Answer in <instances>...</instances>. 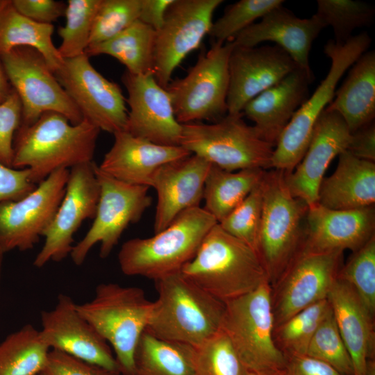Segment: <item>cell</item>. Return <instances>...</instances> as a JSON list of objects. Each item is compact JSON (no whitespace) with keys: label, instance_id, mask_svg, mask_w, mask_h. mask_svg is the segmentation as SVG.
I'll return each instance as SVG.
<instances>
[{"label":"cell","instance_id":"6da1fadb","mask_svg":"<svg viewBox=\"0 0 375 375\" xmlns=\"http://www.w3.org/2000/svg\"><path fill=\"white\" fill-rule=\"evenodd\" d=\"M99 133L85 119L73 124L60 113L44 112L17 131L11 167L28 168L31 181L38 185L59 169L93 161Z\"/></svg>","mask_w":375,"mask_h":375},{"label":"cell","instance_id":"7a4b0ae2","mask_svg":"<svg viewBox=\"0 0 375 375\" xmlns=\"http://www.w3.org/2000/svg\"><path fill=\"white\" fill-rule=\"evenodd\" d=\"M158 298L146 331L155 337L197 347L222 329L225 303L181 272L155 281Z\"/></svg>","mask_w":375,"mask_h":375},{"label":"cell","instance_id":"3957f363","mask_svg":"<svg viewBox=\"0 0 375 375\" xmlns=\"http://www.w3.org/2000/svg\"><path fill=\"white\" fill-rule=\"evenodd\" d=\"M181 272L224 303L269 281L257 252L215 224Z\"/></svg>","mask_w":375,"mask_h":375},{"label":"cell","instance_id":"277c9868","mask_svg":"<svg viewBox=\"0 0 375 375\" xmlns=\"http://www.w3.org/2000/svg\"><path fill=\"white\" fill-rule=\"evenodd\" d=\"M217 224L203 208L188 209L153 236L125 242L118 253L119 267L125 275L154 281L181 272Z\"/></svg>","mask_w":375,"mask_h":375},{"label":"cell","instance_id":"5b68a950","mask_svg":"<svg viewBox=\"0 0 375 375\" xmlns=\"http://www.w3.org/2000/svg\"><path fill=\"white\" fill-rule=\"evenodd\" d=\"M153 306L144 291L115 283L98 285L93 299L76 308L113 349L122 375H135V351Z\"/></svg>","mask_w":375,"mask_h":375},{"label":"cell","instance_id":"8992f818","mask_svg":"<svg viewBox=\"0 0 375 375\" xmlns=\"http://www.w3.org/2000/svg\"><path fill=\"white\" fill-rule=\"evenodd\" d=\"M261 185L262 208L256 252L272 286L299 250L308 206L292 194L282 171H265Z\"/></svg>","mask_w":375,"mask_h":375},{"label":"cell","instance_id":"52a82bcc","mask_svg":"<svg viewBox=\"0 0 375 375\" xmlns=\"http://www.w3.org/2000/svg\"><path fill=\"white\" fill-rule=\"evenodd\" d=\"M367 32L352 36L344 44L328 40L325 54L331 59L330 69L311 95L295 112L282 131L274 149L271 168L291 173L308 148L315 125L334 98L337 85L344 72L371 44Z\"/></svg>","mask_w":375,"mask_h":375},{"label":"cell","instance_id":"ba28073f","mask_svg":"<svg viewBox=\"0 0 375 375\" xmlns=\"http://www.w3.org/2000/svg\"><path fill=\"white\" fill-rule=\"evenodd\" d=\"M181 146L224 170L271 168L274 145L263 140L243 114H230L211 124H182Z\"/></svg>","mask_w":375,"mask_h":375},{"label":"cell","instance_id":"9c48e42d","mask_svg":"<svg viewBox=\"0 0 375 375\" xmlns=\"http://www.w3.org/2000/svg\"><path fill=\"white\" fill-rule=\"evenodd\" d=\"M224 303L222 330L247 371L284 369L286 357L273 338L274 319L269 282Z\"/></svg>","mask_w":375,"mask_h":375},{"label":"cell","instance_id":"30bf717a","mask_svg":"<svg viewBox=\"0 0 375 375\" xmlns=\"http://www.w3.org/2000/svg\"><path fill=\"white\" fill-rule=\"evenodd\" d=\"M234 45L233 41L213 42L184 77L165 88L178 123L215 122L227 115L228 61Z\"/></svg>","mask_w":375,"mask_h":375},{"label":"cell","instance_id":"8fae6325","mask_svg":"<svg viewBox=\"0 0 375 375\" xmlns=\"http://www.w3.org/2000/svg\"><path fill=\"white\" fill-rule=\"evenodd\" d=\"M0 61L22 103L21 125L32 124L47 112L60 113L73 124L83 120L81 112L37 50L17 47L1 55Z\"/></svg>","mask_w":375,"mask_h":375},{"label":"cell","instance_id":"7c38bea8","mask_svg":"<svg viewBox=\"0 0 375 375\" xmlns=\"http://www.w3.org/2000/svg\"><path fill=\"white\" fill-rule=\"evenodd\" d=\"M95 173L100 188L99 202L91 227L69 255L76 265H81L98 243L99 256L107 258L124 230L138 222L151 203L149 187L119 181L101 171L97 165Z\"/></svg>","mask_w":375,"mask_h":375},{"label":"cell","instance_id":"4fadbf2b","mask_svg":"<svg viewBox=\"0 0 375 375\" xmlns=\"http://www.w3.org/2000/svg\"><path fill=\"white\" fill-rule=\"evenodd\" d=\"M54 74L83 119L112 134L125 130L128 109L122 89L97 71L86 54L64 59Z\"/></svg>","mask_w":375,"mask_h":375},{"label":"cell","instance_id":"5bb4252c","mask_svg":"<svg viewBox=\"0 0 375 375\" xmlns=\"http://www.w3.org/2000/svg\"><path fill=\"white\" fill-rule=\"evenodd\" d=\"M222 0H173L156 31L153 76L165 88L175 69L197 49L212 24Z\"/></svg>","mask_w":375,"mask_h":375},{"label":"cell","instance_id":"9a60e30c","mask_svg":"<svg viewBox=\"0 0 375 375\" xmlns=\"http://www.w3.org/2000/svg\"><path fill=\"white\" fill-rule=\"evenodd\" d=\"M342 253L299 250L278 280L271 286L274 327L306 308L327 299L342 267Z\"/></svg>","mask_w":375,"mask_h":375},{"label":"cell","instance_id":"2e32d148","mask_svg":"<svg viewBox=\"0 0 375 375\" xmlns=\"http://www.w3.org/2000/svg\"><path fill=\"white\" fill-rule=\"evenodd\" d=\"M68 169H59L16 200L0 203V247L6 253L34 247L51 224L65 192Z\"/></svg>","mask_w":375,"mask_h":375},{"label":"cell","instance_id":"e0dca14e","mask_svg":"<svg viewBox=\"0 0 375 375\" xmlns=\"http://www.w3.org/2000/svg\"><path fill=\"white\" fill-rule=\"evenodd\" d=\"M94 161L77 165L69 172L65 192L44 231V242L33 265L40 268L49 261L60 262L70 255L74 235L87 219H94L100 188Z\"/></svg>","mask_w":375,"mask_h":375},{"label":"cell","instance_id":"ac0fdd59","mask_svg":"<svg viewBox=\"0 0 375 375\" xmlns=\"http://www.w3.org/2000/svg\"><path fill=\"white\" fill-rule=\"evenodd\" d=\"M40 333L50 349L119 374L108 343L84 319L68 295L60 294L54 308L41 312Z\"/></svg>","mask_w":375,"mask_h":375},{"label":"cell","instance_id":"d6986e66","mask_svg":"<svg viewBox=\"0 0 375 375\" xmlns=\"http://www.w3.org/2000/svg\"><path fill=\"white\" fill-rule=\"evenodd\" d=\"M129 110L125 130L132 135L165 146H181L182 124L176 120L172 101L153 74L122 76Z\"/></svg>","mask_w":375,"mask_h":375},{"label":"cell","instance_id":"ffe728a7","mask_svg":"<svg viewBox=\"0 0 375 375\" xmlns=\"http://www.w3.org/2000/svg\"><path fill=\"white\" fill-rule=\"evenodd\" d=\"M299 67L277 45L244 47L235 44L228 61V113H241L250 100Z\"/></svg>","mask_w":375,"mask_h":375},{"label":"cell","instance_id":"44dd1931","mask_svg":"<svg viewBox=\"0 0 375 375\" xmlns=\"http://www.w3.org/2000/svg\"><path fill=\"white\" fill-rule=\"evenodd\" d=\"M351 133L342 116L326 108L318 118L302 159L285 182L295 197L308 206L318 201L326 170L331 161L347 149Z\"/></svg>","mask_w":375,"mask_h":375},{"label":"cell","instance_id":"7402d4cb","mask_svg":"<svg viewBox=\"0 0 375 375\" xmlns=\"http://www.w3.org/2000/svg\"><path fill=\"white\" fill-rule=\"evenodd\" d=\"M374 206L333 210L318 203L308 206L300 251L308 253L355 251L373 235Z\"/></svg>","mask_w":375,"mask_h":375},{"label":"cell","instance_id":"603a6c76","mask_svg":"<svg viewBox=\"0 0 375 375\" xmlns=\"http://www.w3.org/2000/svg\"><path fill=\"white\" fill-rule=\"evenodd\" d=\"M210 165L201 157L191 154L156 171L151 184L157 193L154 233L165 229L183 211L199 206Z\"/></svg>","mask_w":375,"mask_h":375},{"label":"cell","instance_id":"cb8c5ba5","mask_svg":"<svg viewBox=\"0 0 375 375\" xmlns=\"http://www.w3.org/2000/svg\"><path fill=\"white\" fill-rule=\"evenodd\" d=\"M326 27L316 15L301 19L281 5L265 15L260 22L241 31L233 40L237 46L256 47L271 41L285 51L302 69L312 73L309 53L313 41Z\"/></svg>","mask_w":375,"mask_h":375},{"label":"cell","instance_id":"d4e9b609","mask_svg":"<svg viewBox=\"0 0 375 375\" xmlns=\"http://www.w3.org/2000/svg\"><path fill=\"white\" fill-rule=\"evenodd\" d=\"M114 142L99 169L122 182L150 188L163 165L192 153L181 146H165L135 137L126 131L115 133Z\"/></svg>","mask_w":375,"mask_h":375},{"label":"cell","instance_id":"484cf974","mask_svg":"<svg viewBox=\"0 0 375 375\" xmlns=\"http://www.w3.org/2000/svg\"><path fill=\"white\" fill-rule=\"evenodd\" d=\"M314 76L299 67L281 81L250 100L243 115L265 141L275 145L295 112L309 97V85Z\"/></svg>","mask_w":375,"mask_h":375},{"label":"cell","instance_id":"4316f807","mask_svg":"<svg viewBox=\"0 0 375 375\" xmlns=\"http://www.w3.org/2000/svg\"><path fill=\"white\" fill-rule=\"evenodd\" d=\"M327 299L351 356L353 375H365L368 360H374L375 357L374 316L352 288L338 278Z\"/></svg>","mask_w":375,"mask_h":375},{"label":"cell","instance_id":"83f0119b","mask_svg":"<svg viewBox=\"0 0 375 375\" xmlns=\"http://www.w3.org/2000/svg\"><path fill=\"white\" fill-rule=\"evenodd\" d=\"M335 172L324 178L317 203L333 210H353L374 206L375 163L348 151L339 156Z\"/></svg>","mask_w":375,"mask_h":375},{"label":"cell","instance_id":"f1b7e54d","mask_svg":"<svg viewBox=\"0 0 375 375\" xmlns=\"http://www.w3.org/2000/svg\"><path fill=\"white\" fill-rule=\"evenodd\" d=\"M334 99L326 107L339 113L351 133L374 122L375 117V52L362 53L351 66Z\"/></svg>","mask_w":375,"mask_h":375},{"label":"cell","instance_id":"f546056e","mask_svg":"<svg viewBox=\"0 0 375 375\" xmlns=\"http://www.w3.org/2000/svg\"><path fill=\"white\" fill-rule=\"evenodd\" d=\"M54 26L30 19L18 12L8 0L0 10V56L17 47L37 50L54 73L63 63L52 40Z\"/></svg>","mask_w":375,"mask_h":375},{"label":"cell","instance_id":"4dcf8cb0","mask_svg":"<svg viewBox=\"0 0 375 375\" xmlns=\"http://www.w3.org/2000/svg\"><path fill=\"white\" fill-rule=\"evenodd\" d=\"M265 172L260 168L230 172L211 164L204 183L203 208L220 223L259 184Z\"/></svg>","mask_w":375,"mask_h":375},{"label":"cell","instance_id":"1f68e13d","mask_svg":"<svg viewBox=\"0 0 375 375\" xmlns=\"http://www.w3.org/2000/svg\"><path fill=\"white\" fill-rule=\"evenodd\" d=\"M155 37L153 28L138 20L113 38L88 45L85 54L110 56L133 74H153Z\"/></svg>","mask_w":375,"mask_h":375},{"label":"cell","instance_id":"d6a6232c","mask_svg":"<svg viewBox=\"0 0 375 375\" xmlns=\"http://www.w3.org/2000/svg\"><path fill=\"white\" fill-rule=\"evenodd\" d=\"M134 360L135 375H196L194 347L158 338L146 330Z\"/></svg>","mask_w":375,"mask_h":375},{"label":"cell","instance_id":"836d02e7","mask_svg":"<svg viewBox=\"0 0 375 375\" xmlns=\"http://www.w3.org/2000/svg\"><path fill=\"white\" fill-rule=\"evenodd\" d=\"M50 350L40 331L24 326L0 343V375H38L44 370Z\"/></svg>","mask_w":375,"mask_h":375},{"label":"cell","instance_id":"e575fe53","mask_svg":"<svg viewBox=\"0 0 375 375\" xmlns=\"http://www.w3.org/2000/svg\"><path fill=\"white\" fill-rule=\"evenodd\" d=\"M331 310L329 301L326 299L275 326L273 338L276 347L285 356L306 354L313 335Z\"/></svg>","mask_w":375,"mask_h":375},{"label":"cell","instance_id":"d590c367","mask_svg":"<svg viewBox=\"0 0 375 375\" xmlns=\"http://www.w3.org/2000/svg\"><path fill=\"white\" fill-rule=\"evenodd\" d=\"M316 15L325 26L333 28L335 42L344 44L352 37L353 31L370 25L374 8L366 2L352 0H318Z\"/></svg>","mask_w":375,"mask_h":375},{"label":"cell","instance_id":"8d00e7d4","mask_svg":"<svg viewBox=\"0 0 375 375\" xmlns=\"http://www.w3.org/2000/svg\"><path fill=\"white\" fill-rule=\"evenodd\" d=\"M101 0H68L66 23L58 29L62 42L58 48L63 59L85 53Z\"/></svg>","mask_w":375,"mask_h":375},{"label":"cell","instance_id":"74e56055","mask_svg":"<svg viewBox=\"0 0 375 375\" xmlns=\"http://www.w3.org/2000/svg\"><path fill=\"white\" fill-rule=\"evenodd\" d=\"M196 375H248L226 333H217L197 347H194Z\"/></svg>","mask_w":375,"mask_h":375},{"label":"cell","instance_id":"f35d334b","mask_svg":"<svg viewBox=\"0 0 375 375\" xmlns=\"http://www.w3.org/2000/svg\"><path fill=\"white\" fill-rule=\"evenodd\" d=\"M355 291L369 312L375 314V235L351 256L338 274Z\"/></svg>","mask_w":375,"mask_h":375},{"label":"cell","instance_id":"ab89813d","mask_svg":"<svg viewBox=\"0 0 375 375\" xmlns=\"http://www.w3.org/2000/svg\"><path fill=\"white\" fill-rule=\"evenodd\" d=\"M283 2V0H240L226 8L223 15L212 23L208 35L213 42L233 41L256 19L262 18Z\"/></svg>","mask_w":375,"mask_h":375},{"label":"cell","instance_id":"60d3db41","mask_svg":"<svg viewBox=\"0 0 375 375\" xmlns=\"http://www.w3.org/2000/svg\"><path fill=\"white\" fill-rule=\"evenodd\" d=\"M306 355L329 365L343 375H353L352 360L339 333L332 310L313 335Z\"/></svg>","mask_w":375,"mask_h":375},{"label":"cell","instance_id":"b9f144b4","mask_svg":"<svg viewBox=\"0 0 375 375\" xmlns=\"http://www.w3.org/2000/svg\"><path fill=\"white\" fill-rule=\"evenodd\" d=\"M141 3L142 0H101L88 45L105 42L139 20Z\"/></svg>","mask_w":375,"mask_h":375},{"label":"cell","instance_id":"7bdbcfd3","mask_svg":"<svg viewBox=\"0 0 375 375\" xmlns=\"http://www.w3.org/2000/svg\"><path fill=\"white\" fill-rule=\"evenodd\" d=\"M262 208V189L260 181L219 225L227 233L256 251Z\"/></svg>","mask_w":375,"mask_h":375},{"label":"cell","instance_id":"ee69618b","mask_svg":"<svg viewBox=\"0 0 375 375\" xmlns=\"http://www.w3.org/2000/svg\"><path fill=\"white\" fill-rule=\"evenodd\" d=\"M22 120V103L17 94L12 89L6 99L0 103V160L9 167L12 165L14 138Z\"/></svg>","mask_w":375,"mask_h":375},{"label":"cell","instance_id":"f6af8a7d","mask_svg":"<svg viewBox=\"0 0 375 375\" xmlns=\"http://www.w3.org/2000/svg\"><path fill=\"white\" fill-rule=\"evenodd\" d=\"M43 373L45 375H119L54 349L48 353Z\"/></svg>","mask_w":375,"mask_h":375},{"label":"cell","instance_id":"bcb514c9","mask_svg":"<svg viewBox=\"0 0 375 375\" xmlns=\"http://www.w3.org/2000/svg\"><path fill=\"white\" fill-rule=\"evenodd\" d=\"M36 187L30 179L28 168L15 169L0 160V203L19 200Z\"/></svg>","mask_w":375,"mask_h":375},{"label":"cell","instance_id":"7dc6e473","mask_svg":"<svg viewBox=\"0 0 375 375\" xmlns=\"http://www.w3.org/2000/svg\"><path fill=\"white\" fill-rule=\"evenodd\" d=\"M15 10L30 19L50 24L65 15L66 3L55 0H11Z\"/></svg>","mask_w":375,"mask_h":375},{"label":"cell","instance_id":"c3c4849f","mask_svg":"<svg viewBox=\"0 0 375 375\" xmlns=\"http://www.w3.org/2000/svg\"><path fill=\"white\" fill-rule=\"evenodd\" d=\"M285 357V375H343L329 365L306 354Z\"/></svg>","mask_w":375,"mask_h":375},{"label":"cell","instance_id":"681fc988","mask_svg":"<svg viewBox=\"0 0 375 375\" xmlns=\"http://www.w3.org/2000/svg\"><path fill=\"white\" fill-rule=\"evenodd\" d=\"M347 151L358 158L374 162L375 125L374 122L351 133Z\"/></svg>","mask_w":375,"mask_h":375},{"label":"cell","instance_id":"f907efd6","mask_svg":"<svg viewBox=\"0 0 375 375\" xmlns=\"http://www.w3.org/2000/svg\"><path fill=\"white\" fill-rule=\"evenodd\" d=\"M173 0H142L139 21L156 31L162 26L167 8Z\"/></svg>","mask_w":375,"mask_h":375},{"label":"cell","instance_id":"816d5d0a","mask_svg":"<svg viewBox=\"0 0 375 375\" xmlns=\"http://www.w3.org/2000/svg\"><path fill=\"white\" fill-rule=\"evenodd\" d=\"M8 0H0V10L6 4ZM0 61V103L3 102L12 90Z\"/></svg>","mask_w":375,"mask_h":375},{"label":"cell","instance_id":"f5cc1de1","mask_svg":"<svg viewBox=\"0 0 375 375\" xmlns=\"http://www.w3.org/2000/svg\"><path fill=\"white\" fill-rule=\"evenodd\" d=\"M248 375H285V370L278 369V370H269L263 372H249Z\"/></svg>","mask_w":375,"mask_h":375},{"label":"cell","instance_id":"db71d44e","mask_svg":"<svg viewBox=\"0 0 375 375\" xmlns=\"http://www.w3.org/2000/svg\"><path fill=\"white\" fill-rule=\"evenodd\" d=\"M365 375H375V360H369Z\"/></svg>","mask_w":375,"mask_h":375},{"label":"cell","instance_id":"11a10c76","mask_svg":"<svg viewBox=\"0 0 375 375\" xmlns=\"http://www.w3.org/2000/svg\"><path fill=\"white\" fill-rule=\"evenodd\" d=\"M5 252L2 249V248L0 247V281H1V269H2V263H3V254Z\"/></svg>","mask_w":375,"mask_h":375},{"label":"cell","instance_id":"9f6ffc18","mask_svg":"<svg viewBox=\"0 0 375 375\" xmlns=\"http://www.w3.org/2000/svg\"><path fill=\"white\" fill-rule=\"evenodd\" d=\"M38 375H45L43 372L42 373H40V374Z\"/></svg>","mask_w":375,"mask_h":375}]
</instances>
